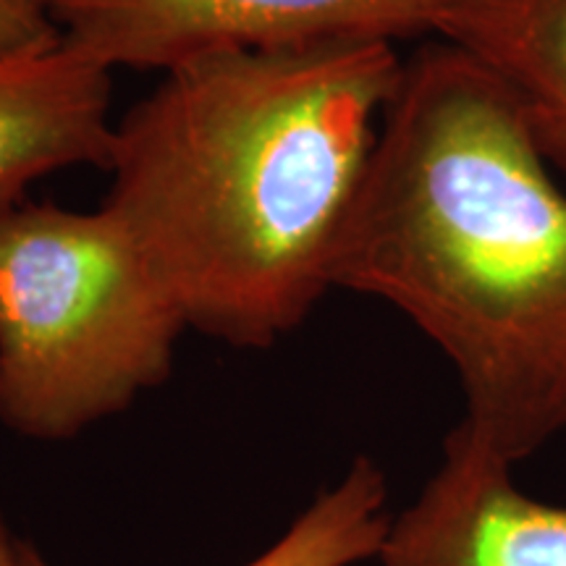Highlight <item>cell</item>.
Returning <instances> with one entry per match:
<instances>
[{
	"instance_id": "cell-1",
	"label": "cell",
	"mask_w": 566,
	"mask_h": 566,
	"mask_svg": "<svg viewBox=\"0 0 566 566\" xmlns=\"http://www.w3.org/2000/svg\"><path fill=\"white\" fill-rule=\"evenodd\" d=\"M401 69L384 40L229 51L166 71L124 113L103 208L189 328L271 349L334 289Z\"/></svg>"
},
{
	"instance_id": "cell-2",
	"label": "cell",
	"mask_w": 566,
	"mask_h": 566,
	"mask_svg": "<svg viewBox=\"0 0 566 566\" xmlns=\"http://www.w3.org/2000/svg\"><path fill=\"white\" fill-rule=\"evenodd\" d=\"M514 92L454 42L405 61L331 286L399 310L462 384L467 433L520 464L566 433V195Z\"/></svg>"
},
{
	"instance_id": "cell-3",
	"label": "cell",
	"mask_w": 566,
	"mask_h": 566,
	"mask_svg": "<svg viewBox=\"0 0 566 566\" xmlns=\"http://www.w3.org/2000/svg\"><path fill=\"white\" fill-rule=\"evenodd\" d=\"M189 331L108 210L21 202L0 216V424L69 441L166 384Z\"/></svg>"
},
{
	"instance_id": "cell-4",
	"label": "cell",
	"mask_w": 566,
	"mask_h": 566,
	"mask_svg": "<svg viewBox=\"0 0 566 566\" xmlns=\"http://www.w3.org/2000/svg\"><path fill=\"white\" fill-rule=\"evenodd\" d=\"M454 0H76L63 42L113 69L166 71L229 51L436 32Z\"/></svg>"
},
{
	"instance_id": "cell-5",
	"label": "cell",
	"mask_w": 566,
	"mask_h": 566,
	"mask_svg": "<svg viewBox=\"0 0 566 566\" xmlns=\"http://www.w3.org/2000/svg\"><path fill=\"white\" fill-rule=\"evenodd\" d=\"M512 470L459 422L433 478L391 520L380 566H566V506L520 491Z\"/></svg>"
},
{
	"instance_id": "cell-6",
	"label": "cell",
	"mask_w": 566,
	"mask_h": 566,
	"mask_svg": "<svg viewBox=\"0 0 566 566\" xmlns=\"http://www.w3.org/2000/svg\"><path fill=\"white\" fill-rule=\"evenodd\" d=\"M111 74L63 38L48 51L0 55V216L63 168L108 171Z\"/></svg>"
},
{
	"instance_id": "cell-7",
	"label": "cell",
	"mask_w": 566,
	"mask_h": 566,
	"mask_svg": "<svg viewBox=\"0 0 566 566\" xmlns=\"http://www.w3.org/2000/svg\"><path fill=\"white\" fill-rule=\"evenodd\" d=\"M438 34L506 82L541 150L566 168V0H454Z\"/></svg>"
},
{
	"instance_id": "cell-8",
	"label": "cell",
	"mask_w": 566,
	"mask_h": 566,
	"mask_svg": "<svg viewBox=\"0 0 566 566\" xmlns=\"http://www.w3.org/2000/svg\"><path fill=\"white\" fill-rule=\"evenodd\" d=\"M386 475L357 457L346 475L296 516L286 535L247 566H354L378 558L391 516ZM17 566H51L32 543L17 541Z\"/></svg>"
},
{
	"instance_id": "cell-9",
	"label": "cell",
	"mask_w": 566,
	"mask_h": 566,
	"mask_svg": "<svg viewBox=\"0 0 566 566\" xmlns=\"http://www.w3.org/2000/svg\"><path fill=\"white\" fill-rule=\"evenodd\" d=\"M61 38V27L34 0H0V55L48 51Z\"/></svg>"
},
{
	"instance_id": "cell-10",
	"label": "cell",
	"mask_w": 566,
	"mask_h": 566,
	"mask_svg": "<svg viewBox=\"0 0 566 566\" xmlns=\"http://www.w3.org/2000/svg\"><path fill=\"white\" fill-rule=\"evenodd\" d=\"M0 566H17V537L6 525L3 512H0Z\"/></svg>"
},
{
	"instance_id": "cell-11",
	"label": "cell",
	"mask_w": 566,
	"mask_h": 566,
	"mask_svg": "<svg viewBox=\"0 0 566 566\" xmlns=\"http://www.w3.org/2000/svg\"><path fill=\"white\" fill-rule=\"evenodd\" d=\"M34 3H38L40 9H45L48 13H51V17L55 19V24H59L63 13H66L71 6L76 3V0H34Z\"/></svg>"
}]
</instances>
